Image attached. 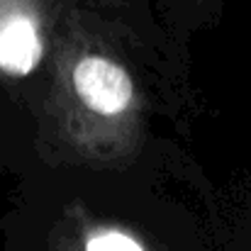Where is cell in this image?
Segmentation results:
<instances>
[{"mask_svg": "<svg viewBox=\"0 0 251 251\" xmlns=\"http://www.w3.org/2000/svg\"><path fill=\"white\" fill-rule=\"evenodd\" d=\"M78 98L98 115H117L132 100V78L127 71L102 56H85L74 71Z\"/></svg>", "mask_w": 251, "mask_h": 251, "instance_id": "1", "label": "cell"}, {"mask_svg": "<svg viewBox=\"0 0 251 251\" xmlns=\"http://www.w3.org/2000/svg\"><path fill=\"white\" fill-rule=\"evenodd\" d=\"M42 39L27 17H12L0 27V69L10 76H27L42 59Z\"/></svg>", "mask_w": 251, "mask_h": 251, "instance_id": "2", "label": "cell"}]
</instances>
